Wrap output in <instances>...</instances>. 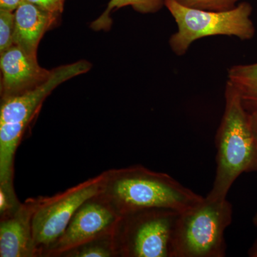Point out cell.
Returning a JSON list of instances; mask_svg holds the SVG:
<instances>
[{
    "label": "cell",
    "mask_w": 257,
    "mask_h": 257,
    "mask_svg": "<svg viewBox=\"0 0 257 257\" xmlns=\"http://www.w3.org/2000/svg\"><path fill=\"white\" fill-rule=\"evenodd\" d=\"M215 143V178L207 197L225 199L241 174L257 170V149L248 112L241 96L228 81L225 89L224 112Z\"/></svg>",
    "instance_id": "obj_2"
},
{
    "label": "cell",
    "mask_w": 257,
    "mask_h": 257,
    "mask_svg": "<svg viewBox=\"0 0 257 257\" xmlns=\"http://www.w3.org/2000/svg\"><path fill=\"white\" fill-rule=\"evenodd\" d=\"M21 205L14 184H0V219L11 215Z\"/></svg>",
    "instance_id": "obj_16"
},
{
    "label": "cell",
    "mask_w": 257,
    "mask_h": 257,
    "mask_svg": "<svg viewBox=\"0 0 257 257\" xmlns=\"http://www.w3.org/2000/svg\"><path fill=\"white\" fill-rule=\"evenodd\" d=\"M228 82L239 93L243 104L257 106V63L233 66L228 71Z\"/></svg>",
    "instance_id": "obj_12"
},
{
    "label": "cell",
    "mask_w": 257,
    "mask_h": 257,
    "mask_svg": "<svg viewBox=\"0 0 257 257\" xmlns=\"http://www.w3.org/2000/svg\"><path fill=\"white\" fill-rule=\"evenodd\" d=\"M104 172L100 194L120 216L157 208L183 212L204 199L170 175L142 165Z\"/></svg>",
    "instance_id": "obj_1"
},
{
    "label": "cell",
    "mask_w": 257,
    "mask_h": 257,
    "mask_svg": "<svg viewBox=\"0 0 257 257\" xmlns=\"http://www.w3.org/2000/svg\"><path fill=\"white\" fill-rule=\"evenodd\" d=\"M119 219V214L99 193L83 203L63 234L43 257H60L82 243L112 234Z\"/></svg>",
    "instance_id": "obj_7"
},
{
    "label": "cell",
    "mask_w": 257,
    "mask_h": 257,
    "mask_svg": "<svg viewBox=\"0 0 257 257\" xmlns=\"http://www.w3.org/2000/svg\"><path fill=\"white\" fill-rule=\"evenodd\" d=\"M40 197L30 198L11 215L0 219V256L38 257L32 219Z\"/></svg>",
    "instance_id": "obj_10"
},
{
    "label": "cell",
    "mask_w": 257,
    "mask_h": 257,
    "mask_svg": "<svg viewBox=\"0 0 257 257\" xmlns=\"http://www.w3.org/2000/svg\"><path fill=\"white\" fill-rule=\"evenodd\" d=\"M179 4L194 9L207 11H226L235 8L239 0H175Z\"/></svg>",
    "instance_id": "obj_17"
},
{
    "label": "cell",
    "mask_w": 257,
    "mask_h": 257,
    "mask_svg": "<svg viewBox=\"0 0 257 257\" xmlns=\"http://www.w3.org/2000/svg\"><path fill=\"white\" fill-rule=\"evenodd\" d=\"M232 216V205L227 199L207 197L181 212L176 227L173 257L224 256V234Z\"/></svg>",
    "instance_id": "obj_3"
},
{
    "label": "cell",
    "mask_w": 257,
    "mask_h": 257,
    "mask_svg": "<svg viewBox=\"0 0 257 257\" xmlns=\"http://www.w3.org/2000/svg\"><path fill=\"white\" fill-rule=\"evenodd\" d=\"M180 213L157 208L120 216L114 231L117 257H173Z\"/></svg>",
    "instance_id": "obj_5"
},
{
    "label": "cell",
    "mask_w": 257,
    "mask_h": 257,
    "mask_svg": "<svg viewBox=\"0 0 257 257\" xmlns=\"http://www.w3.org/2000/svg\"><path fill=\"white\" fill-rule=\"evenodd\" d=\"M91 66L85 60L61 66L51 71L49 77L36 87L18 95L2 99L0 123H13L27 128L44 100L57 86L86 73L89 71Z\"/></svg>",
    "instance_id": "obj_8"
},
{
    "label": "cell",
    "mask_w": 257,
    "mask_h": 257,
    "mask_svg": "<svg viewBox=\"0 0 257 257\" xmlns=\"http://www.w3.org/2000/svg\"><path fill=\"white\" fill-rule=\"evenodd\" d=\"M104 172L52 197H40L32 219L37 256L44 254L63 234L83 203L101 192Z\"/></svg>",
    "instance_id": "obj_6"
},
{
    "label": "cell",
    "mask_w": 257,
    "mask_h": 257,
    "mask_svg": "<svg viewBox=\"0 0 257 257\" xmlns=\"http://www.w3.org/2000/svg\"><path fill=\"white\" fill-rule=\"evenodd\" d=\"M249 256H257V241L256 243L253 244V247L250 250Z\"/></svg>",
    "instance_id": "obj_21"
},
{
    "label": "cell",
    "mask_w": 257,
    "mask_h": 257,
    "mask_svg": "<svg viewBox=\"0 0 257 257\" xmlns=\"http://www.w3.org/2000/svg\"><path fill=\"white\" fill-rule=\"evenodd\" d=\"M15 12L0 10V53L14 45Z\"/></svg>",
    "instance_id": "obj_15"
},
{
    "label": "cell",
    "mask_w": 257,
    "mask_h": 257,
    "mask_svg": "<svg viewBox=\"0 0 257 257\" xmlns=\"http://www.w3.org/2000/svg\"><path fill=\"white\" fill-rule=\"evenodd\" d=\"M253 107L252 111L251 113L248 112V116H249L251 131H252L253 138H254L257 149V106H253Z\"/></svg>",
    "instance_id": "obj_20"
},
{
    "label": "cell",
    "mask_w": 257,
    "mask_h": 257,
    "mask_svg": "<svg viewBox=\"0 0 257 257\" xmlns=\"http://www.w3.org/2000/svg\"><path fill=\"white\" fill-rule=\"evenodd\" d=\"M57 15L24 0L15 11L14 45L37 56L42 36L55 23Z\"/></svg>",
    "instance_id": "obj_11"
},
{
    "label": "cell",
    "mask_w": 257,
    "mask_h": 257,
    "mask_svg": "<svg viewBox=\"0 0 257 257\" xmlns=\"http://www.w3.org/2000/svg\"><path fill=\"white\" fill-rule=\"evenodd\" d=\"M253 224H254L255 226L257 227V213L255 214L254 217L253 219Z\"/></svg>",
    "instance_id": "obj_22"
},
{
    "label": "cell",
    "mask_w": 257,
    "mask_h": 257,
    "mask_svg": "<svg viewBox=\"0 0 257 257\" xmlns=\"http://www.w3.org/2000/svg\"><path fill=\"white\" fill-rule=\"evenodd\" d=\"M2 99L18 95L43 82L51 71L40 67L37 56L13 45L1 54Z\"/></svg>",
    "instance_id": "obj_9"
},
{
    "label": "cell",
    "mask_w": 257,
    "mask_h": 257,
    "mask_svg": "<svg viewBox=\"0 0 257 257\" xmlns=\"http://www.w3.org/2000/svg\"><path fill=\"white\" fill-rule=\"evenodd\" d=\"M165 6L175 19L178 30L171 37L170 45L175 55H184L196 40L224 35L249 40L255 33L251 5L243 3L226 11L194 9L165 0Z\"/></svg>",
    "instance_id": "obj_4"
},
{
    "label": "cell",
    "mask_w": 257,
    "mask_h": 257,
    "mask_svg": "<svg viewBox=\"0 0 257 257\" xmlns=\"http://www.w3.org/2000/svg\"><path fill=\"white\" fill-rule=\"evenodd\" d=\"M26 1L36 5L42 10L60 15L63 11L66 0H26Z\"/></svg>",
    "instance_id": "obj_18"
},
{
    "label": "cell",
    "mask_w": 257,
    "mask_h": 257,
    "mask_svg": "<svg viewBox=\"0 0 257 257\" xmlns=\"http://www.w3.org/2000/svg\"><path fill=\"white\" fill-rule=\"evenodd\" d=\"M24 0H0V10L15 12Z\"/></svg>",
    "instance_id": "obj_19"
},
{
    "label": "cell",
    "mask_w": 257,
    "mask_h": 257,
    "mask_svg": "<svg viewBox=\"0 0 257 257\" xmlns=\"http://www.w3.org/2000/svg\"><path fill=\"white\" fill-rule=\"evenodd\" d=\"M60 257H117L114 233L82 243L66 251Z\"/></svg>",
    "instance_id": "obj_14"
},
{
    "label": "cell",
    "mask_w": 257,
    "mask_h": 257,
    "mask_svg": "<svg viewBox=\"0 0 257 257\" xmlns=\"http://www.w3.org/2000/svg\"><path fill=\"white\" fill-rule=\"evenodd\" d=\"M165 0H110L103 14L93 22L91 28L96 31L107 30L110 28V13L115 9L132 6L133 9L143 14L157 13L165 5Z\"/></svg>",
    "instance_id": "obj_13"
}]
</instances>
